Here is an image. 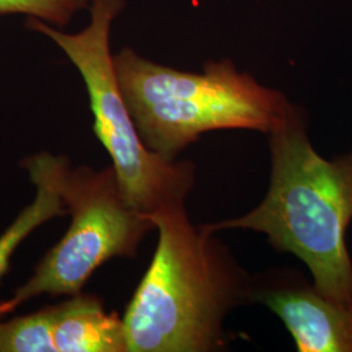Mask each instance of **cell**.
<instances>
[{
	"label": "cell",
	"instance_id": "obj_1",
	"mask_svg": "<svg viewBox=\"0 0 352 352\" xmlns=\"http://www.w3.org/2000/svg\"><path fill=\"white\" fill-rule=\"evenodd\" d=\"M146 215L158 243L123 316L128 352L219 351L227 316L254 302V277L184 204Z\"/></svg>",
	"mask_w": 352,
	"mask_h": 352
},
{
	"label": "cell",
	"instance_id": "obj_2",
	"mask_svg": "<svg viewBox=\"0 0 352 352\" xmlns=\"http://www.w3.org/2000/svg\"><path fill=\"white\" fill-rule=\"evenodd\" d=\"M270 184L251 212L200 226L217 234L251 230L277 251L308 266L317 291L352 305V261L346 234L352 221V151L333 161L314 149L307 116L291 106L269 133Z\"/></svg>",
	"mask_w": 352,
	"mask_h": 352
},
{
	"label": "cell",
	"instance_id": "obj_3",
	"mask_svg": "<svg viewBox=\"0 0 352 352\" xmlns=\"http://www.w3.org/2000/svg\"><path fill=\"white\" fill-rule=\"evenodd\" d=\"M113 67L142 142L170 162L206 132L267 135L291 106L282 91L240 72L230 59L208 62L201 74L184 72L126 47L113 55Z\"/></svg>",
	"mask_w": 352,
	"mask_h": 352
},
{
	"label": "cell",
	"instance_id": "obj_4",
	"mask_svg": "<svg viewBox=\"0 0 352 352\" xmlns=\"http://www.w3.org/2000/svg\"><path fill=\"white\" fill-rule=\"evenodd\" d=\"M126 0H91L89 25L75 34L33 19L29 26L58 45L82 77L88 90L94 132L113 161L119 187L138 212L151 214L184 204L195 187L190 161H166L149 151L128 111L113 67L110 33Z\"/></svg>",
	"mask_w": 352,
	"mask_h": 352
},
{
	"label": "cell",
	"instance_id": "obj_5",
	"mask_svg": "<svg viewBox=\"0 0 352 352\" xmlns=\"http://www.w3.org/2000/svg\"><path fill=\"white\" fill-rule=\"evenodd\" d=\"M62 196L71 225L62 240L36 266L33 276L0 302V318L41 295L74 296L91 274L113 257H135L154 230L146 214L132 208L122 193L113 166L67 170Z\"/></svg>",
	"mask_w": 352,
	"mask_h": 352
},
{
	"label": "cell",
	"instance_id": "obj_6",
	"mask_svg": "<svg viewBox=\"0 0 352 352\" xmlns=\"http://www.w3.org/2000/svg\"><path fill=\"white\" fill-rule=\"evenodd\" d=\"M254 302L282 320L299 352H352V305L334 302L295 276L254 277Z\"/></svg>",
	"mask_w": 352,
	"mask_h": 352
},
{
	"label": "cell",
	"instance_id": "obj_7",
	"mask_svg": "<svg viewBox=\"0 0 352 352\" xmlns=\"http://www.w3.org/2000/svg\"><path fill=\"white\" fill-rule=\"evenodd\" d=\"M54 308L56 352H128L123 317L106 312L96 295L78 292Z\"/></svg>",
	"mask_w": 352,
	"mask_h": 352
},
{
	"label": "cell",
	"instance_id": "obj_8",
	"mask_svg": "<svg viewBox=\"0 0 352 352\" xmlns=\"http://www.w3.org/2000/svg\"><path fill=\"white\" fill-rule=\"evenodd\" d=\"M21 167L36 186V199L0 235V280L8 272L13 253L26 236L52 218L68 214L62 196L64 174L69 168L68 158L42 151L25 158Z\"/></svg>",
	"mask_w": 352,
	"mask_h": 352
},
{
	"label": "cell",
	"instance_id": "obj_9",
	"mask_svg": "<svg viewBox=\"0 0 352 352\" xmlns=\"http://www.w3.org/2000/svg\"><path fill=\"white\" fill-rule=\"evenodd\" d=\"M54 322V305L10 321H0V352H56Z\"/></svg>",
	"mask_w": 352,
	"mask_h": 352
},
{
	"label": "cell",
	"instance_id": "obj_10",
	"mask_svg": "<svg viewBox=\"0 0 352 352\" xmlns=\"http://www.w3.org/2000/svg\"><path fill=\"white\" fill-rule=\"evenodd\" d=\"M91 0H0V13H25L43 23L65 26Z\"/></svg>",
	"mask_w": 352,
	"mask_h": 352
}]
</instances>
